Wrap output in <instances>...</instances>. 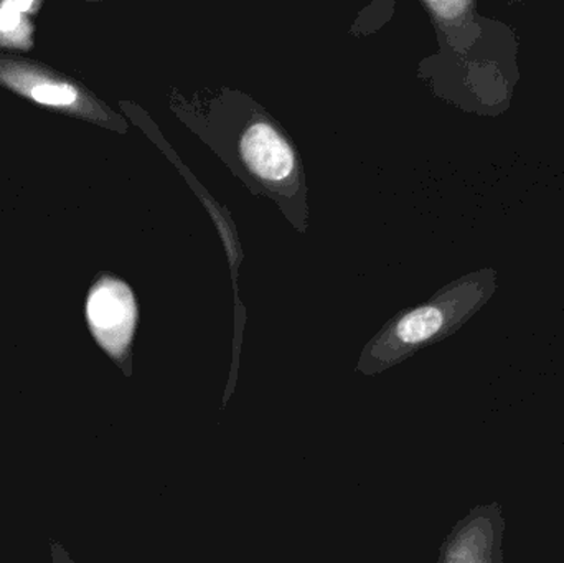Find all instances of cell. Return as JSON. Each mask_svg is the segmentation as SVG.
I'll list each match as a JSON object with an SVG mask.
<instances>
[{
    "label": "cell",
    "mask_w": 564,
    "mask_h": 563,
    "mask_svg": "<svg viewBox=\"0 0 564 563\" xmlns=\"http://www.w3.org/2000/svg\"><path fill=\"white\" fill-rule=\"evenodd\" d=\"M487 280L473 281L456 288L449 296L426 304L394 321L377 339L368 344L358 360L357 370L364 376H377L397 366L427 344L453 333L486 296Z\"/></svg>",
    "instance_id": "1"
},
{
    "label": "cell",
    "mask_w": 564,
    "mask_h": 563,
    "mask_svg": "<svg viewBox=\"0 0 564 563\" xmlns=\"http://www.w3.org/2000/svg\"><path fill=\"white\" fill-rule=\"evenodd\" d=\"M138 310L128 284L112 278L99 281L88 300V323L99 346L116 360L129 359Z\"/></svg>",
    "instance_id": "2"
},
{
    "label": "cell",
    "mask_w": 564,
    "mask_h": 563,
    "mask_svg": "<svg viewBox=\"0 0 564 563\" xmlns=\"http://www.w3.org/2000/svg\"><path fill=\"white\" fill-rule=\"evenodd\" d=\"M506 518L499 502L480 505L460 519L441 545L436 563H497L503 561Z\"/></svg>",
    "instance_id": "3"
},
{
    "label": "cell",
    "mask_w": 564,
    "mask_h": 563,
    "mask_svg": "<svg viewBox=\"0 0 564 563\" xmlns=\"http://www.w3.org/2000/svg\"><path fill=\"white\" fill-rule=\"evenodd\" d=\"M240 151L248 169L267 184L281 185L294 177V152L270 122H251L241 136Z\"/></svg>",
    "instance_id": "4"
},
{
    "label": "cell",
    "mask_w": 564,
    "mask_h": 563,
    "mask_svg": "<svg viewBox=\"0 0 564 563\" xmlns=\"http://www.w3.org/2000/svg\"><path fill=\"white\" fill-rule=\"evenodd\" d=\"M26 95L32 96L33 99L43 102V105L63 106V108L75 106L79 101L78 93L73 86L58 85V83L45 82L40 83V85L35 83Z\"/></svg>",
    "instance_id": "5"
},
{
    "label": "cell",
    "mask_w": 564,
    "mask_h": 563,
    "mask_svg": "<svg viewBox=\"0 0 564 563\" xmlns=\"http://www.w3.org/2000/svg\"><path fill=\"white\" fill-rule=\"evenodd\" d=\"M25 22H23L22 12L13 9L12 2L2 3L0 6V35L6 40H23L25 39ZM15 43V42H13Z\"/></svg>",
    "instance_id": "6"
},
{
    "label": "cell",
    "mask_w": 564,
    "mask_h": 563,
    "mask_svg": "<svg viewBox=\"0 0 564 563\" xmlns=\"http://www.w3.org/2000/svg\"><path fill=\"white\" fill-rule=\"evenodd\" d=\"M497 563H503V561H499V562H497Z\"/></svg>",
    "instance_id": "7"
}]
</instances>
